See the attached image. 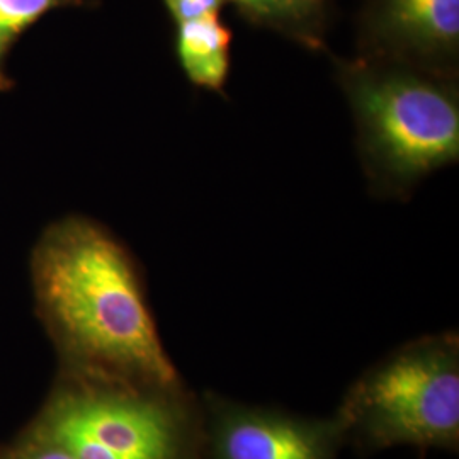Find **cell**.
<instances>
[{
	"instance_id": "8fae6325",
	"label": "cell",
	"mask_w": 459,
	"mask_h": 459,
	"mask_svg": "<svg viewBox=\"0 0 459 459\" xmlns=\"http://www.w3.org/2000/svg\"><path fill=\"white\" fill-rule=\"evenodd\" d=\"M170 16L174 17L176 24L193 21L199 17L220 14V9L227 0H164Z\"/></svg>"
},
{
	"instance_id": "277c9868",
	"label": "cell",
	"mask_w": 459,
	"mask_h": 459,
	"mask_svg": "<svg viewBox=\"0 0 459 459\" xmlns=\"http://www.w3.org/2000/svg\"><path fill=\"white\" fill-rule=\"evenodd\" d=\"M335 417L345 444L364 456L392 446L456 453L458 333L426 335L388 354L351 385Z\"/></svg>"
},
{
	"instance_id": "7a4b0ae2",
	"label": "cell",
	"mask_w": 459,
	"mask_h": 459,
	"mask_svg": "<svg viewBox=\"0 0 459 459\" xmlns=\"http://www.w3.org/2000/svg\"><path fill=\"white\" fill-rule=\"evenodd\" d=\"M358 152L377 196L403 199L459 159V83L358 56L337 62Z\"/></svg>"
},
{
	"instance_id": "ba28073f",
	"label": "cell",
	"mask_w": 459,
	"mask_h": 459,
	"mask_svg": "<svg viewBox=\"0 0 459 459\" xmlns=\"http://www.w3.org/2000/svg\"><path fill=\"white\" fill-rule=\"evenodd\" d=\"M244 16L267 30L284 34L305 48L322 49L328 0H227Z\"/></svg>"
},
{
	"instance_id": "3957f363",
	"label": "cell",
	"mask_w": 459,
	"mask_h": 459,
	"mask_svg": "<svg viewBox=\"0 0 459 459\" xmlns=\"http://www.w3.org/2000/svg\"><path fill=\"white\" fill-rule=\"evenodd\" d=\"M31 424L77 459H208L203 402L186 385L58 375Z\"/></svg>"
},
{
	"instance_id": "52a82bcc",
	"label": "cell",
	"mask_w": 459,
	"mask_h": 459,
	"mask_svg": "<svg viewBox=\"0 0 459 459\" xmlns=\"http://www.w3.org/2000/svg\"><path fill=\"white\" fill-rule=\"evenodd\" d=\"M231 31L220 14L178 24L176 53L182 72L201 89L223 92L230 75Z\"/></svg>"
},
{
	"instance_id": "9c48e42d",
	"label": "cell",
	"mask_w": 459,
	"mask_h": 459,
	"mask_svg": "<svg viewBox=\"0 0 459 459\" xmlns=\"http://www.w3.org/2000/svg\"><path fill=\"white\" fill-rule=\"evenodd\" d=\"M81 5L83 0H0V94L13 87L7 60L17 39L49 13Z\"/></svg>"
},
{
	"instance_id": "5b68a950",
	"label": "cell",
	"mask_w": 459,
	"mask_h": 459,
	"mask_svg": "<svg viewBox=\"0 0 459 459\" xmlns=\"http://www.w3.org/2000/svg\"><path fill=\"white\" fill-rule=\"evenodd\" d=\"M208 459H337L345 444L339 419H305L203 394Z\"/></svg>"
},
{
	"instance_id": "8992f818",
	"label": "cell",
	"mask_w": 459,
	"mask_h": 459,
	"mask_svg": "<svg viewBox=\"0 0 459 459\" xmlns=\"http://www.w3.org/2000/svg\"><path fill=\"white\" fill-rule=\"evenodd\" d=\"M359 56L459 79V0H369Z\"/></svg>"
},
{
	"instance_id": "6da1fadb",
	"label": "cell",
	"mask_w": 459,
	"mask_h": 459,
	"mask_svg": "<svg viewBox=\"0 0 459 459\" xmlns=\"http://www.w3.org/2000/svg\"><path fill=\"white\" fill-rule=\"evenodd\" d=\"M36 313L60 375L182 386L132 252L96 220L66 214L41 231L30 261Z\"/></svg>"
},
{
	"instance_id": "30bf717a",
	"label": "cell",
	"mask_w": 459,
	"mask_h": 459,
	"mask_svg": "<svg viewBox=\"0 0 459 459\" xmlns=\"http://www.w3.org/2000/svg\"><path fill=\"white\" fill-rule=\"evenodd\" d=\"M0 459H77L55 437L33 424L26 427L11 444L0 446Z\"/></svg>"
}]
</instances>
